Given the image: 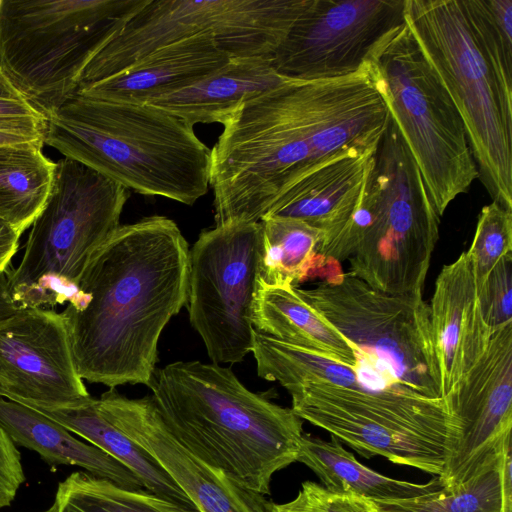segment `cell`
<instances>
[{"label":"cell","mask_w":512,"mask_h":512,"mask_svg":"<svg viewBox=\"0 0 512 512\" xmlns=\"http://www.w3.org/2000/svg\"><path fill=\"white\" fill-rule=\"evenodd\" d=\"M284 81L268 57L230 58L210 74L146 104L161 108L193 127L198 123L223 125L242 104Z\"/></svg>","instance_id":"44dd1931"},{"label":"cell","mask_w":512,"mask_h":512,"mask_svg":"<svg viewBox=\"0 0 512 512\" xmlns=\"http://www.w3.org/2000/svg\"><path fill=\"white\" fill-rule=\"evenodd\" d=\"M404 14L460 114L478 178L512 210V0H405Z\"/></svg>","instance_id":"3957f363"},{"label":"cell","mask_w":512,"mask_h":512,"mask_svg":"<svg viewBox=\"0 0 512 512\" xmlns=\"http://www.w3.org/2000/svg\"><path fill=\"white\" fill-rule=\"evenodd\" d=\"M454 419L444 470L452 489L497 465L512 430V323L495 330L485 352L444 398Z\"/></svg>","instance_id":"5bb4252c"},{"label":"cell","mask_w":512,"mask_h":512,"mask_svg":"<svg viewBox=\"0 0 512 512\" xmlns=\"http://www.w3.org/2000/svg\"><path fill=\"white\" fill-rule=\"evenodd\" d=\"M101 414L146 450L199 512H266L269 500L205 464L170 433L152 395L131 399L110 388L97 399Z\"/></svg>","instance_id":"2e32d148"},{"label":"cell","mask_w":512,"mask_h":512,"mask_svg":"<svg viewBox=\"0 0 512 512\" xmlns=\"http://www.w3.org/2000/svg\"><path fill=\"white\" fill-rule=\"evenodd\" d=\"M39 412L114 458L139 478L145 490L196 509L162 466L101 414L96 398L70 408Z\"/></svg>","instance_id":"d4e9b609"},{"label":"cell","mask_w":512,"mask_h":512,"mask_svg":"<svg viewBox=\"0 0 512 512\" xmlns=\"http://www.w3.org/2000/svg\"><path fill=\"white\" fill-rule=\"evenodd\" d=\"M25 480L20 451L0 428V509L10 506Z\"/></svg>","instance_id":"d6a6232c"},{"label":"cell","mask_w":512,"mask_h":512,"mask_svg":"<svg viewBox=\"0 0 512 512\" xmlns=\"http://www.w3.org/2000/svg\"><path fill=\"white\" fill-rule=\"evenodd\" d=\"M389 111L368 66L324 80L285 79L245 102L211 149L216 226L260 222L310 169L377 147Z\"/></svg>","instance_id":"6da1fadb"},{"label":"cell","mask_w":512,"mask_h":512,"mask_svg":"<svg viewBox=\"0 0 512 512\" xmlns=\"http://www.w3.org/2000/svg\"><path fill=\"white\" fill-rule=\"evenodd\" d=\"M296 462L310 468L332 492L361 496L374 502L420 497L442 489L435 476L420 484L384 476L360 463L342 443L303 433Z\"/></svg>","instance_id":"cb8c5ba5"},{"label":"cell","mask_w":512,"mask_h":512,"mask_svg":"<svg viewBox=\"0 0 512 512\" xmlns=\"http://www.w3.org/2000/svg\"><path fill=\"white\" fill-rule=\"evenodd\" d=\"M189 259L180 228L165 216L120 225L100 247L61 312L83 380L150 384L160 335L187 304Z\"/></svg>","instance_id":"7a4b0ae2"},{"label":"cell","mask_w":512,"mask_h":512,"mask_svg":"<svg viewBox=\"0 0 512 512\" xmlns=\"http://www.w3.org/2000/svg\"><path fill=\"white\" fill-rule=\"evenodd\" d=\"M296 291L356 353L370 357L418 393L442 398L429 304L423 293H385L350 272L309 289L296 286Z\"/></svg>","instance_id":"8fae6325"},{"label":"cell","mask_w":512,"mask_h":512,"mask_svg":"<svg viewBox=\"0 0 512 512\" xmlns=\"http://www.w3.org/2000/svg\"><path fill=\"white\" fill-rule=\"evenodd\" d=\"M505 454V452H504ZM501 461L452 489L406 500L375 502L378 512H503Z\"/></svg>","instance_id":"f1b7e54d"},{"label":"cell","mask_w":512,"mask_h":512,"mask_svg":"<svg viewBox=\"0 0 512 512\" xmlns=\"http://www.w3.org/2000/svg\"><path fill=\"white\" fill-rule=\"evenodd\" d=\"M5 86H12V85L8 82V80L2 74L1 69H0V87H5Z\"/></svg>","instance_id":"f35d334b"},{"label":"cell","mask_w":512,"mask_h":512,"mask_svg":"<svg viewBox=\"0 0 512 512\" xmlns=\"http://www.w3.org/2000/svg\"><path fill=\"white\" fill-rule=\"evenodd\" d=\"M148 387L174 438L241 487L269 495L273 475L296 462L303 420L231 368L177 361L156 369Z\"/></svg>","instance_id":"277c9868"},{"label":"cell","mask_w":512,"mask_h":512,"mask_svg":"<svg viewBox=\"0 0 512 512\" xmlns=\"http://www.w3.org/2000/svg\"><path fill=\"white\" fill-rule=\"evenodd\" d=\"M45 118L44 144L127 190L185 205L208 191L211 149L161 108L75 93Z\"/></svg>","instance_id":"5b68a950"},{"label":"cell","mask_w":512,"mask_h":512,"mask_svg":"<svg viewBox=\"0 0 512 512\" xmlns=\"http://www.w3.org/2000/svg\"><path fill=\"white\" fill-rule=\"evenodd\" d=\"M477 297L491 333L512 323V253L502 257L477 287Z\"/></svg>","instance_id":"1f68e13d"},{"label":"cell","mask_w":512,"mask_h":512,"mask_svg":"<svg viewBox=\"0 0 512 512\" xmlns=\"http://www.w3.org/2000/svg\"><path fill=\"white\" fill-rule=\"evenodd\" d=\"M466 252L473 261L478 287L498 261L512 253V210L495 201L485 205L479 213L474 237Z\"/></svg>","instance_id":"f546056e"},{"label":"cell","mask_w":512,"mask_h":512,"mask_svg":"<svg viewBox=\"0 0 512 512\" xmlns=\"http://www.w3.org/2000/svg\"><path fill=\"white\" fill-rule=\"evenodd\" d=\"M512 446L509 444L505 450L502 468V496H503V512H512Z\"/></svg>","instance_id":"8d00e7d4"},{"label":"cell","mask_w":512,"mask_h":512,"mask_svg":"<svg viewBox=\"0 0 512 512\" xmlns=\"http://www.w3.org/2000/svg\"><path fill=\"white\" fill-rule=\"evenodd\" d=\"M289 394L291 409L298 417L329 432L361 456H381L394 464L442 475L446 450L434 443L310 396Z\"/></svg>","instance_id":"ffe728a7"},{"label":"cell","mask_w":512,"mask_h":512,"mask_svg":"<svg viewBox=\"0 0 512 512\" xmlns=\"http://www.w3.org/2000/svg\"><path fill=\"white\" fill-rule=\"evenodd\" d=\"M0 397L37 411L74 407L91 397L61 313L27 307L0 320Z\"/></svg>","instance_id":"9a60e30c"},{"label":"cell","mask_w":512,"mask_h":512,"mask_svg":"<svg viewBox=\"0 0 512 512\" xmlns=\"http://www.w3.org/2000/svg\"><path fill=\"white\" fill-rule=\"evenodd\" d=\"M309 2L147 0L88 64L78 90L191 39L211 40L230 58H270Z\"/></svg>","instance_id":"30bf717a"},{"label":"cell","mask_w":512,"mask_h":512,"mask_svg":"<svg viewBox=\"0 0 512 512\" xmlns=\"http://www.w3.org/2000/svg\"><path fill=\"white\" fill-rule=\"evenodd\" d=\"M429 312L445 398L483 355L492 335L480 311L474 265L466 251L443 266Z\"/></svg>","instance_id":"e0dca14e"},{"label":"cell","mask_w":512,"mask_h":512,"mask_svg":"<svg viewBox=\"0 0 512 512\" xmlns=\"http://www.w3.org/2000/svg\"><path fill=\"white\" fill-rule=\"evenodd\" d=\"M0 428L15 445L35 451L50 465L78 466L121 487L144 489L139 478L114 458L28 406L0 397Z\"/></svg>","instance_id":"7402d4cb"},{"label":"cell","mask_w":512,"mask_h":512,"mask_svg":"<svg viewBox=\"0 0 512 512\" xmlns=\"http://www.w3.org/2000/svg\"><path fill=\"white\" fill-rule=\"evenodd\" d=\"M251 323L254 330L344 364L355 348L297 293L295 286L270 285L258 277Z\"/></svg>","instance_id":"603a6c76"},{"label":"cell","mask_w":512,"mask_h":512,"mask_svg":"<svg viewBox=\"0 0 512 512\" xmlns=\"http://www.w3.org/2000/svg\"><path fill=\"white\" fill-rule=\"evenodd\" d=\"M404 1L310 0L270 56L271 66L291 80L352 74L405 24Z\"/></svg>","instance_id":"4fadbf2b"},{"label":"cell","mask_w":512,"mask_h":512,"mask_svg":"<svg viewBox=\"0 0 512 512\" xmlns=\"http://www.w3.org/2000/svg\"><path fill=\"white\" fill-rule=\"evenodd\" d=\"M362 196L371 223L348 259V272L385 293H422L440 216L391 115Z\"/></svg>","instance_id":"9c48e42d"},{"label":"cell","mask_w":512,"mask_h":512,"mask_svg":"<svg viewBox=\"0 0 512 512\" xmlns=\"http://www.w3.org/2000/svg\"><path fill=\"white\" fill-rule=\"evenodd\" d=\"M266 512H378V507L370 499L332 492L318 483L305 481L292 500L269 501Z\"/></svg>","instance_id":"4dcf8cb0"},{"label":"cell","mask_w":512,"mask_h":512,"mask_svg":"<svg viewBox=\"0 0 512 512\" xmlns=\"http://www.w3.org/2000/svg\"><path fill=\"white\" fill-rule=\"evenodd\" d=\"M262 253L259 277L270 285L295 286L319 277L342 274L341 264L320 256L323 233L294 218L267 215L260 220Z\"/></svg>","instance_id":"484cf974"},{"label":"cell","mask_w":512,"mask_h":512,"mask_svg":"<svg viewBox=\"0 0 512 512\" xmlns=\"http://www.w3.org/2000/svg\"><path fill=\"white\" fill-rule=\"evenodd\" d=\"M261 253L260 222L243 221L203 231L190 250L189 320L212 363H239L251 352Z\"/></svg>","instance_id":"7c38bea8"},{"label":"cell","mask_w":512,"mask_h":512,"mask_svg":"<svg viewBox=\"0 0 512 512\" xmlns=\"http://www.w3.org/2000/svg\"><path fill=\"white\" fill-rule=\"evenodd\" d=\"M375 151H343L319 163L282 195L269 215L298 219L320 230V256L340 264L331 255L358 207Z\"/></svg>","instance_id":"ac0fdd59"},{"label":"cell","mask_w":512,"mask_h":512,"mask_svg":"<svg viewBox=\"0 0 512 512\" xmlns=\"http://www.w3.org/2000/svg\"><path fill=\"white\" fill-rule=\"evenodd\" d=\"M21 234L0 218V276L8 272L11 261L19 248Z\"/></svg>","instance_id":"d590c367"},{"label":"cell","mask_w":512,"mask_h":512,"mask_svg":"<svg viewBox=\"0 0 512 512\" xmlns=\"http://www.w3.org/2000/svg\"><path fill=\"white\" fill-rule=\"evenodd\" d=\"M56 163L36 145H0V218L21 235L51 191Z\"/></svg>","instance_id":"4316f807"},{"label":"cell","mask_w":512,"mask_h":512,"mask_svg":"<svg viewBox=\"0 0 512 512\" xmlns=\"http://www.w3.org/2000/svg\"><path fill=\"white\" fill-rule=\"evenodd\" d=\"M229 59L211 40H186L163 47L126 70L76 93L105 101L146 104L210 74Z\"/></svg>","instance_id":"d6986e66"},{"label":"cell","mask_w":512,"mask_h":512,"mask_svg":"<svg viewBox=\"0 0 512 512\" xmlns=\"http://www.w3.org/2000/svg\"><path fill=\"white\" fill-rule=\"evenodd\" d=\"M147 0H2L0 69L46 115L79 87L92 59Z\"/></svg>","instance_id":"8992f818"},{"label":"cell","mask_w":512,"mask_h":512,"mask_svg":"<svg viewBox=\"0 0 512 512\" xmlns=\"http://www.w3.org/2000/svg\"><path fill=\"white\" fill-rule=\"evenodd\" d=\"M22 119L45 120L46 118L12 86L0 87V120Z\"/></svg>","instance_id":"e575fe53"},{"label":"cell","mask_w":512,"mask_h":512,"mask_svg":"<svg viewBox=\"0 0 512 512\" xmlns=\"http://www.w3.org/2000/svg\"><path fill=\"white\" fill-rule=\"evenodd\" d=\"M19 307L13 301L8 287L7 275L0 276V320L13 314Z\"/></svg>","instance_id":"74e56055"},{"label":"cell","mask_w":512,"mask_h":512,"mask_svg":"<svg viewBox=\"0 0 512 512\" xmlns=\"http://www.w3.org/2000/svg\"><path fill=\"white\" fill-rule=\"evenodd\" d=\"M42 512H57L56 507L54 504H52L48 509L42 511Z\"/></svg>","instance_id":"ab89813d"},{"label":"cell","mask_w":512,"mask_h":512,"mask_svg":"<svg viewBox=\"0 0 512 512\" xmlns=\"http://www.w3.org/2000/svg\"><path fill=\"white\" fill-rule=\"evenodd\" d=\"M46 119L0 120V145H44Z\"/></svg>","instance_id":"836d02e7"},{"label":"cell","mask_w":512,"mask_h":512,"mask_svg":"<svg viewBox=\"0 0 512 512\" xmlns=\"http://www.w3.org/2000/svg\"><path fill=\"white\" fill-rule=\"evenodd\" d=\"M368 60L441 217L478 178L460 114L406 21L377 45Z\"/></svg>","instance_id":"ba28073f"},{"label":"cell","mask_w":512,"mask_h":512,"mask_svg":"<svg viewBox=\"0 0 512 512\" xmlns=\"http://www.w3.org/2000/svg\"><path fill=\"white\" fill-rule=\"evenodd\" d=\"M128 197L125 187L84 164L67 157L59 160L23 256L6 273L16 305L68 303L93 255L120 226Z\"/></svg>","instance_id":"52a82bcc"},{"label":"cell","mask_w":512,"mask_h":512,"mask_svg":"<svg viewBox=\"0 0 512 512\" xmlns=\"http://www.w3.org/2000/svg\"><path fill=\"white\" fill-rule=\"evenodd\" d=\"M57 512H199L145 489H128L85 471L58 484Z\"/></svg>","instance_id":"83f0119b"}]
</instances>
